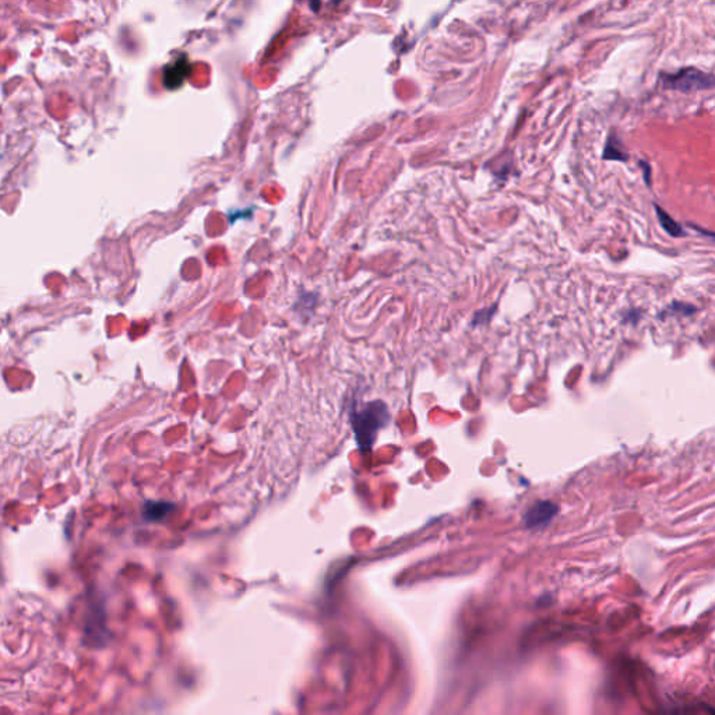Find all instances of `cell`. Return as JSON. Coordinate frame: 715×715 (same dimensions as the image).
I'll return each mask as SVG.
<instances>
[{
    "mask_svg": "<svg viewBox=\"0 0 715 715\" xmlns=\"http://www.w3.org/2000/svg\"><path fill=\"white\" fill-rule=\"evenodd\" d=\"M170 510H171V505L167 502H150L145 505L144 512L150 520L156 521V520H161V518L167 517Z\"/></svg>",
    "mask_w": 715,
    "mask_h": 715,
    "instance_id": "cell-4",
    "label": "cell"
},
{
    "mask_svg": "<svg viewBox=\"0 0 715 715\" xmlns=\"http://www.w3.org/2000/svg\"><path fill=\"white\" fill-rule=\"evenodd\" d=\"M657 211H658V217H660V221H661V225L664 226V229H665L668 233L673 235V236H680V235H682V230H680V228L676 225V222H675L673 219H671V218H669V217H668L662 210L657 208Z\"/></svg>",
    "mask_w": 715,
    "mask_h": 715,
    "instance_id": "cell-6",
    "label": "cell"
},
{
    "mask_svg": "<svg viewBox=\"0 0 715 715\" xmlns=\"http://www.w3.org/2000/svg\"><path fill=\"white\" fill-rule=\"evenodd\" d=\"M185 67L186 66H182L178 62L177 66H174V67H171L168 70V74L165 75V78H168V86L170 87H177L181 83V80L185 77V73H183V71H186Z\"/></svg>",
    "mask_w": 715,
    "mask_h": 715,
    "instance_id": "cell-5",
    "label": "cell"
},
{
    "mask_svg": "<svg viewBox=\"0 0 715 715\" xmlns=\"http://www.w3.org/2000/svg\"><path fill=\"white\" fill-rule=\"evenodd\" d=\"M661 78L665 89L685 94L715 87V75L697 67H685L673 74H664Z\"/></svg>",
    "mask_w": 715,
    "mask_h": 715,
    "instance_id": "cell-2",
    "label": "cell"
},
{
    "mask_svg": "<svg viewBox=\"0 0 715 715\" xmlns=\"http://www.w3.org/2000/svg\"><path fill=\"white\" fill-rule=\"evenodd\" d=\"M556 510H558V507L550 502H536L525 512L524 521L528 527H538L541 524H546L554 516Z\"/></svg>",
    "mask_w": 715,
    "mask_h": 715,
    "instance_id": "cell-3",
    "label": "cell"
},
{
    "mask_svg": "<svg viewBox=\"0 0 715 715\" xmlns=\"http://www.w3.org/2000/svg\"><path fill=\"white\" fill-rule=\"evenodd\" d=\"M388 418L390 415L387 407L381 401L366 403L359 411H355L351 417V421L359 446L365 449L370 447L377 432L386 426Z\"/></svg>",
    "mask_w": 715,
    "mask_h": 715,
    "instance_id": "cell-1",
    "label": "cell"
}]
</instances>
